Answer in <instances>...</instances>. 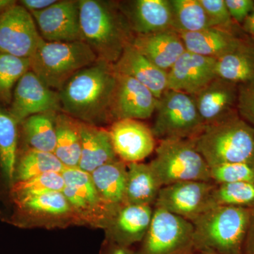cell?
Instances as JSON below:
<instances>
[{"label": "cell", "mask_w": 254, "mask_h": 254, "mask_svg": "<svg viewBox=\"0 0 254 254\" xmlns=\"http://www.w3.org/2000/svg\"><path fill=\"white\" fill-rule=\"evenodd\" d=\"M115 83L113 64L98 60L75 73L58 91L62 113L97 126L110 122Z\"/></svg>", "instance_id": "6da1fadb"}, {"label": "cell", "mask_w": 254, "mask_h": 254, "mask_svg": "<svg viewBox=\"0 0 254 254\" xmlns=\"http://www.w3.org/2000/svg\"><path fill=\"white\" fill-rule=\"evenodd\" d=\"M83 41L98 60L113 64L134 36L124 11L108 1L79 0Z\"/></svg>", "instance_id": "7a4b0ae2"}, {"label": "cell", "mask_w": 254, "mask_h": 254, "mask_svg": "<svg viewBox=\"0 0 254 254\" xmlns=\"http://www.w3.org/2000/svg\"><path fill=\"white\" fill-rule=\"evenodd\" d=\"M251 209L216 205L191 222L196 251L244 254Z\"/></svg>", "instance_id": "3957f363"}, {"label": "cell", "mask_w": 254, "mask_h": 254, "mask_svg": "<svg viewBox=\"0 0 254 254\" xmlns=\"http://www.w3.org/2000/svg\"><path fill=\"white\" fill-rule=\"evenodd\" d=\"M193 140L209 167L224 163H254V128L238 113L206 125Z\"/></svg>", "instance_id": "277c9868"}, {"label": "cell", "mask_w": 254, "mask_h": 254, "mask_svg": "<svg viewBox=\"0 0 254 254\" xmlns=\"http://www.w3.org/2000/svg\"><path fill=\"white\" fill-rule=\"evenodd\" d=\"M30 60L31 71L46 86L58 91L75 73L98 60L85 42L44 40Z\"/></svg>", "instance_id": "5b68a950"}, {"label": "cell", "mask_w": 254, "mask_h": 254, "mask_svg": "<svg viewBox=\"0 0 254 254\" xmlns=\"http://www.w3.org/2000/svg\"><path fill=\"white\" fill-rule=\"evenodd\" d=\"M155 151L149 164L162 187L180 182H212L210 167L193 139L160 140Z\"/></svg>", "instance_id": "8992f818"}, {"label": "cell", "mask_w": 254, "mask_h": 254, "mask_svg": "<svg viewBox=\"0 0 254 254\" xmlns=\"http://www.w3.org/2000/svg\"><path fill=\"white\" fill-rule=\"evenodd\" d=\"M156 117L151 128L156 140L193 139L204 129L193 96L167 90L158 99Z\"/></svg>", "instance_id": "52a82bcc"}, {"label": "cell", "mask_w": 254, "mask_h": 254, "mask_svg": "<svg viewBox=\"0 0 254 254\" xmlns=\"http://www.w3.org/2000/svg\"><path fill=\"white\" fill-rule=\"evenodd\" d=\"M9 223L21 228H66L83 225L63 191L50 192L18 202H11Z\"/></svg>", "instance_id": "ba28073f"}, {"label": "cell", "mask_w": 254, "mask_h": 254, "mask_svg": "<svg viewBox=\"0 0 254 254\" xmlns=\"http://www.w3.org/2000/svg\"><path fill=\"white\" fill-rule=\"evenodd\" d=\"M193 225L189 220L154 207L149 228L136 254H193Z\"/></svg>", "instance_id": "9c48e42d"}, {"label": "cell", "mask_w": 254, "mask_h": 254, "mask_svg": "<svg viewBox=\"0 0 254 254\" xmlns=\"http://www.w3.org/2000/svg\"><path fill=\"white\" fill-rule=\"evenodd\" d=\"M62 175L65 183L63 193L83 225L105 230L118 210L103 200L91 175L78 168H65Z\"/></svg>", "instance_id": "30bf717a"}, {"label": "cell", "mask_w": 254, "mask_h": 254, "mask_svg": "<svg viewBox=\"0 0 254 254\" xmlns=\"http://www.w3.org/2000/svg\"><path fill=\"white\" fill-rule=\"evenodd\" d=\"M215 186L213 182L201 181L180 182L164 186L154 207L192 222L213 208L211 195Z\"/></svg>", "instance_id": "8fae6325"}, {"label": "cell", "mask_w": 254, "mask_h": 254, "mask_svg": "<svg viewBox=\"0 0 254 254\" xmlns=\"http://www.w3.org/2000/svg\"><path fill=\"white\" fill-rule=\"evenodd\" d=\"M43 41L33 16L18 2L0 16V53L31 58Z\"/></svg>", "instance_id": "7c38bea8"}, {"label": "cell", "mask_w": 254, "mask_h": 254, "mask_svg": "<svg viewBox=\"0 0 254 254\" xmlns=\"http://www.w3.org/2000/svg\"><path fill=\"white\" fill-rule=\"evenodd\" d=\"M7 109L19 125L37 114L60 113L59 93L46 86L36 73L29 70L15 86Z\"/></svg>", "instance_id": "4fadbf2b"}, {"label": "cell", "mask_w": 254, "mask_h": 254, "mask_svg": "<svg viewBox=\"0 0 254 254\" xmlns=\"http://www.w3.org/2000/svg\"><path fill=\"white\" fill-rule=\"evenodd\" d=\"M158 103V98L140 82L116 73V83L110 106V122L125 119L147 120L155 113Z\"/></svg>", "instance_id": "5bb4252c"}, {"label": "cell", "mask_w": 254, "mask_h": 254, "mask_svg": "<svg viewBox=\"0 0 254 254\" xmlns=\"http://www.w3.org/2000/svg\"><path fill=\"white\" fill-rule=\"evenodd\" d=\"M31 14L45 41H83L79 1H58L46 9Z\"/></svg>", "instance_id": "9a60e30c"}, {"label": "cell", "mask_w": 254, "mask_h": 254, "mask_svg": "<svg viewBox=\"0 0 254 254\" xmlns=\"http://www.w3.org/2000/svg\"><path fill=\"white\" fill-rule=\"evenodd\" d=\"M115 153L125 163H141L156 148L151 128L141 120H118L108 128Z\"/></svg>", "instance_id": "2e32d148"}, {"label": "cell", "mask_w": 254, "mask_h": 254, "mask_svg": "<svg viewBox=\"0 0 254 254\" xmlns=\"http://www.w3.org/2000/svg\"><path fill=\"white\" fill-rule=\"evenodd\" d=\"M215 78L216 59L186 50L168 71L167 90L193 95Z\"/></svg>", "instance_id": "e0dca14e"}, {"label": "cell", "mask_w": 254, "mask_h": 254, "mask_svg": "<svg viewBox=\"0 0 254 254\" xmlns=\"http://www.w3.org/2000/svg\"><path fill=\"white\" fill-rule=\"evenodd\" d=\"M153 210L150 205H123L105 229V239L127 247L141 243L149 228Z\"/></svg>", "instance_id": "ac0fdd59"}, {"label": "cell", "mask_w": 254, "mask_h": 254, "mask_svg": "<svg viewBox=\"0 0 254 254\" xmlns=\"http://www.w3.org/2000/svg\"><path fill=\"white\" fill-rule=\"evenodd\" d=\"M237 93L238 85L217 77L192 95L205 126L237 113Z\"/></svg>", "instance_id": "d6986e66"}, {"label": "cell", "mask_w": 254, "mask_h": 254, "mask_svg": "<svg viewBox=\"0 0 254 254\" xmlns=\"http://www.w3.org/2000/svg\"><path fill=\"white\" fill-rule=\"evenodd\" d=\"M113 66L117 73L130 76L140 82L158 99L167 91L168 71L155 66L131 44L125 48Z\"/></svg>", "instance_id": "ffe728a7"}, {"label": "cell", "mask_w": 254, "mask_h": 254, "mask_svg": "<svg viewBox=\"0 0 254 254\" xmlns=\"http://www.w3.org/2000/svg\"><path fill=\"white\" fill-rule=\"evenodd\" d=\"M125 14L136 35L175 31L173 8L168 0H137Z\"/></svg>", "instance_id": "44dd1931"}, {"label": "cell", "mask_w": 254, "mask_h": 254, "mask_svg": "<svg viewBox=\"0 0 254 254\" xmlns=\"http://www.w3.org/2000/svg\"><path fill=\"white\" fill-rule=\"evenodd\" d=\"M131 45L155 66L166 71L186 51L180 33L175 31L136 35Z\"/></svg>", "instance_id": "7402d4cb"}, {"label": "cell", "mask_w": 254, "mask_h": 254, "mask_svg": "<svg viewBox=\"0 0 254 254\" xmlns=\"http://www.w3.org/2000/svg\"><path fill=\"white\" fill-rule=\"evenodd\" d=\"M118 160L108 129L81 122V154L78 168L91 174L102 165Z\"/></svg>", "instance_id": "603a6c76"}, {"label": "cell", "mask_w": 254, "mask_h": 254, "mask_svg": "<svg viewBox=\"0 0 254 254\" xmlns=\"http://www.w3.org/2000/svg\"><path fill=\"white\" fill-rule=\"evenodd\" d=\"M180 35L187 51L215 59L236 49L243 40L233 32L217 28Z\"/></svg>", "instance_id": "cb8c5ba5"}, {"label": "cell", "mask_w": 254, "mask_h": 254, "mask_svg": "<svg viewBox=\"0 0 254 254\" xmlns=\"http://www.w3.org/2000/svg\"><path fill=\"white\" fill-rule=\"evenodd\" d=\"M127 171V164L118 160L102 165L90 174L101 198L116 210L126 204Z\"/></svg>", "instance_id": "d4e9b609"}, {"label": "cell", "mask_w": 254, "mask_h": 254, "mask_svg": "<svg viewBox=\"0 0 254 254\" xmlns=\"http://www.w3.org/2000/svg\"><path fill=\"white\" fill-rule=\"evenodd\" d=\"M127 168L126 204L154 207L163 187L150 164H127Z\"/></svg>", "instance_id": "484cf974"}, {"label": "cell", "mask_w": 254, "mask_h": 254, "mask_svg": "<svg viewBox=\"0 0 254 254\" xmlns=\"http://www.w3.org/2000/svg\"><path fill=\"white\" fill-rule=\"evenodd\" d=\"M55 112L32 115L19 125L20 139L23 146L38 151L54 153L56 148Z\"/></svg>", "instance_id": "4316f807"}, {"label": "cell", "mask_w": 254, "mask_h": 254, "mask_svg": "<svg viewBox=\"0 0 254 254\" xmlns=\"http://www.w3.org/2000/svg\"><path fill=\"white\" fill-rule=\"evenodd\" d=\"M19 139V124L0 105V175L7 190L14 183Z\"/></svg>", "instance_id": "83f0119b"}, {"label": "cell", "mask_w": 254, "mask_h": 254, "mask_svg": "<svg viewBox=\"0 0 254 254\" xmlns=\"http://www.w3.org/2000/svg\"><path fill=\"white\" fill-rule=\"evenodd\" d=\"M55 128L54 154L65 168H78L81 154V122L60 112L55 119Z\"/></svg>", "instance_id": "f1b7e54d"}, {"label": "cell", "mask_w": 254, "mask_h": 254, "mask_svg": "<svg viewBox=\"0 0 254 254\" xmlns=\"http://www.w3.org/2000/svg\"><path fill=\"white\" fill-rule=\"evenodd\" d=\"M217 77L235 84L254 78V41L242 40L236 49L216 59Z\"/></svg>", "instance_id": "f546056e"}, {"label": "cell", "mask_w": 254, "mask_h": 254, "mask_svg": "<svg viewBox=\"0 0 254 254\" xmlns=\"http://www.w3.org/2000/svg\"><path fill=\"white\" fill-rule=\"evenodd\" d=\"M64 168V165L54 153L18 148L15 167L14 183L26 181L44 174H62Z\"/></svg>", "instance_id": "4dcf8cb0"}, {"label": "cell", "mask_w": 254, "mask_h": 254, "mask_svg": "<svg viewBox=\"0 0 254 254\" xmlns=\"http://www.w3.org/2000/svg\"><path fill=\"white\" fill-rule=\"evenodd\" d=\"M175 31L193 33L212 28L200 0H171Z\"/></svg>", "instance_id": "1f68e13d"}, {"label": "cell", "mask_w": 254, "mask_h": 254, "mask_svg": "<svg viewBox=\"0 0 254 254\" xmlns=\"http://www.w3.org/2000/svg\"><path fill=\"white\" fill-rule=\"evenodd\" d=\"M64 185L62 174L52 173L15 182L7 190L10 202H18L50 192L63 191Z\"/></svg>", "instance_id": "d6a6232c"}, {"label": "cell", "mask_w": 254, "mask_h": 254, "mask_svg": "<svg viewBox=\"0 0 254 254\" xmlns=\"http://www.w3.org/2000/svg\"><path fill=\"white\" fill-rule=\"evenodd\" d=\"M29 70L30 58H18L0 53V105L9 108L15 86Z\"/></svg>", "instance_id": "836d02e7"}, {"label": "cell", "mask_w": 254, "mask_h": 254, "mask_svg": "<svg viewBox=\"0 0 254 254\" xmlns=\"http://www.w3.org/2000/svg\"><path fill=\"white\" fill-rule=\"evenodd\" d=\"M213 207L216 205L254 208V183H238L216 185L211 195Z\"/></svg>", "instance_id": "e575fe53"}, {"label": "cell", "mask_w": 254, "mask_h": 254, "mask_svg": "<svg viewBox=\"0 0 254 254\" xmlns=\"http://www.w3.org/2000/svg\"><path fill=\"white\" fill-rule=\"evenodd\" d=\"M211 181L215 185L254 183V163H224L210 167Z\"/></svg>", "instance_id": "d590c367"}, {"label": "cell", "mask_w": 254, "mask_h": 254, "mask_svg": "<svg viewBox=\"0 0 254 254\" xmlns=\"http://www.w3.org/2000/svg\"><path fill=\"white\" fill-rule=\"evenodd\" d=\"M200 2L212 28L233 32L235 21L229 13L225 0H200Z\"/></svg>", "instance_id": "8d00e7d4"}, {"label": "cell", "mask_w": 254, "mask_h": 254, "mask_svg": "<svg viewBox=\"0 0 254 254\" xmlns=\"http://www.w3.org/2000/svg\"><path fill=\"white\" fill-rule=\"evenodd\" d=\"M237 110L240 118L254 128V78L238 85Z\"/></svg>", "instance_id": "74e56055"}, {"label": "cell", "mask_w": 254, "mask_h": 254, "mask_svg": "<svg viewBox=\"0 0 254 254\" xmlns=\"http://www.w3.org/2000/svg\"><path fill=\"white\" fill-rule=\"evenodd\" d=\"M233 21L243 23L254 7V0H225Z\"/></svg>", "instance_id": "f35d334b"}, {"label": "cell", "mask_w": 254, "mask_h": 254, "mask_svg": "<svg viewBox=\"0 0 254 254\" xmlns=\"http://www.w3.org/2000/svg\"><path fill=\"white\" fill-rule=\"evenodd\" d=\"M99 254H136V251L105 239L100 247Z\"/></svg>", "instance_id": "ab89813d"}, {"label": "cell", "mask_w": 254, "mask_h": 254, "mask_svg": "<svg viewBox=\"0 0 254 254\" xmlns=\"http://www.w3.org/2000/svg\"><path fill=\"white\" fill-rule=\"evenodd\" d=\"M57 0H21L18 3L30 13L41 11L57 2Z\"/></svg>", "instance_id": "60d3db41"}, {"label": "cell", "mask_w": 254, "mask_h": 254, "mask_svg": "<svg viewBox=\"0 0 254 254\" xmlns=\"http://www.w3.org/2000/svg\"><path fill=\"white\" fill-rule=\"evenodd\" d=\"M244 254H254V208L251 209L250 224L245 241Z\"/></svg>", "instance_id": "b9f144b4"}, {"label": "cell", "mask_w": 254, "mask_h": 254, "mask_svg": "<svg viewBox=\"0 0 254 254\" xmlns=\"http://www.w3.org/2000/svg\"><path fill=\"white\" fill-rule=\"evenodd\" d=\"M242 25L244 31L248 33L254 41V7Z\"/></svg>", "instance_id": "7bdbcfd3"}, {"label": "cell", "mask_w": 254, "mask_h": 254, "mask_svg": "<svg viewBox=\"0 0 254 254\" xmlns=\"http://www.w3.org/2000/svg\"><path fill=\"white\" fill-rule=\"evenodd\" d=\"M17 1L14 0H0V16L11 6L17 4Z\"/></svg>", "instance_id": "ee69618b"}, {"label": "cell", "mask_w": 254, "mask_h": 254, "mask_svg": "<svg viewBox=\"0 0 254 254\" xmlns=\"http://www.w3.org/2000/svg\"><path fill=\"white\" fill-rule=\"evenodd\" d=\"M193 254H218L209 250L196 251Z\"/></svg>", "instance_id": "f6af8a7d"}]
</instances>
